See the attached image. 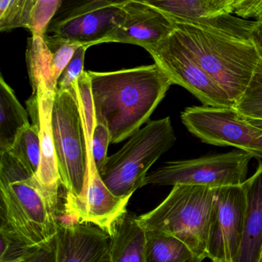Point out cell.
Instances as JSON below:
<instances>
[{
    "label": "cell",
    "mask_w": 262,
    "mask_h": 262,
    "mask_svg": "<svg viewBox=\"0 0 262 262\" xmlns=\"http://www.w3.org/2000/svg\"><path fill=\"white\" fill-rule=\"evenodd\" d=\"M255 23V19L229 13L174 23L172 34L235 107L247 92L262 60L254 38Z\"/></svg>",
    "instance_id": "6da1fadb"
},
{
    "label": "cell",
    "mask_w": 262,
    "mask_h": 262,
    "mask_svg": "<svg viewBox=\"0 0 262 262\" xmlns=\"http://www.w3.org/2000/svg\"><path fill=\"white\" fill-rule=\"evenodd\" d=\"M95 119L109 128L111 143L130 137L149 121L172 80L156 63L115 72H88Z\"/></svg>",
    "instance_id": "7a4b0ae2"
},
{
    "label": "cell",
    "mask_w": 262,
    "mask_h": 262,
    "mask_svg": "<svg viewBox=\"0 0 262 262\" xmlns=\"http://www.w3.org/2000/svg\"><path fill=\"white\" fill-rule=\"evenodd\" d=\"M0 157L1 223L29 249L49 246L59 225L58 193L44 187L9 152Z\"/></svg>",
    "instance_id": "3957f363"
},
{
    "label": "cell",
    "mask_w": 262,
    "mask_h": 262,
    "mask_svg": "<svg viewBox=\"0 0 262 262\" xmlns=\"http://www.w3.org/2000/svg\"><path fill=\"white\" fill-rule=\"evenodd\" d=\"M215 191V188L208 186L175 185L156 208L137 216V222L145 231H158L176 237L195 256L206 258Z\"/></svg>",
    "instance_id": "277c9868"
},
{
    "label": "cell",
    "mask_w": 262,
    "mask_h": 262,
    "mask_svg": "<svg viewBox=\"0 0 262 262\" xmlns=\"http://www.w3.org/2000/svg\"><path fill=\"white\" fill-rule=\"evenodd\" d=\"M176 141L170 118L149 121L132 134L118 152L108 157L100 171L102 180L118 197H131L144 186L151 166Z\"/></svg>",
    "instance_id": "5b68a950"
},
{
    "label": "cell",
    "mask_w": 262,
    "mask_h": 262,
    "mask_svg": "<svg viewBox=\"0 0 262 262\" xmlns=\"http://www.w3.org/2000/svg\"><path fill=\"white\" fill-rule=\"evenodd\" d=\"M52 126L60 182L66 191L65 199L79 198L87 176V152L75 84L70 91L57 90Z\"/></svg>",
    "instance_id": "8992f818"
},
{
    "label": "cell",
    "mask_w": 262,
    "mask_h": 262,
    "mask_svg": "<svg viewBox=\"0 0 262 262\" xmlns=\"http://www.w3.org/2000/svg\"><path fill=\"white\" fill-rule=\"evenodd\" d=\"M181 119L187 130L203 143L233 146L262 159V120L240 113L235 107H186Z\"/></svg>",
    "instance_id": "52a82bcc"
},
{
    "label": "cell",
    "mask_w": 262,
    "mask_h": 262,
    "mask_svg": "<svg viewBox=\"0 0 262 262\" xmlns=\"http://www.w3.org/2000/svg\"><path fill=\"white\" fill-rule=\"evenodd\" d=\"M252 158L249 152L235 149L226 154L169 162L147 175L144 186L197 185L215 189L238 186L247 180Z\"/></svg>",
    "instance_id": "ba28073f"
},
{
    "label": "cell",
    "mask_w": 262,
    "mask_h": 262,
    "mask_svg": "<svg viewBox=\"0 0 262 262\" xmlns=\"http://www.w3.org/2000/svg\"><path fill=\"white\" fill-rule=\"evenodd\" d=\"M155 63L172 80L196 97L204 106L235 107L226 92L212 80L192 54L172 33L148 49Z\"/></svg>",
    "instance_id": "9c48e42d"
},
{
    "label": "cell",
    "mask_w": 262,
    "mask_h": 262,
    "mask_svg": "<svg viewBox=\"0 0 262 262\" xmlns=\"http://www.w3.org/2000/svg\"><path fill=\"white\" fill-rule=\"evenodd\" d=\"M246 209L243 184L215 189L206 249L209 259L236 261L243 242Z\"/></svg>",
    "instance_id": "30bf717a"
},
{
    "label": "cell",
    "mask_w": 262,
    "mask_h": 262,
    "mask_svg": "<svg viewBox=\"0 0 262 262\" xmlns=\"http://www.w3.org/2000/svg\"><path fill=\"white\" fill-rule=\"evenodd\" d=\"M130 198L116 196L109 190L92 159L88 162L83 195L79 198L65 199L64 212L75 223L93 225L111 236L117 220L127 212Z\"/></svg>",
    "instance_id": "8fae6325"
},
{
    "label": "cell",
    "mask_w": 262,
    "mask_h": 262,
    "mask_svg": "<svg viewBox=\"0 0 262 262\" xmlns=\"http://www.w3.org/2000/svg\"><path fill=\"white\" fill-rule=\"evenodd\" d=\"M55 262H110V235L92 224L59 223Z\"/></svg>",
    "instance_id": "7c38bea8"
},
{
    "label": "cell",
    "mask_w": 262,
    "mask_h": 262,
    "mask_svg": "<svg viewBox=\"0 0 262 262\" xmlns=\"http://www.w3.org/2000/svg\"><path fill=\"white\" fill-rule=\"evenodd\" d=\"M123 7V20L104 43L135 45L147 51L173 31L174 23L151 6L133 0Z\"/></svg>",
    "instance_id": "4fadbf2b"
},
{
    "label": "cell",
    "mask_w": 262,
    "mask_h": 262,
    "mask_svg": "<svg viewBox=\"0 0 262 262\" xmlns=\"http://www.w3.org/2000/svg\"><path fill=\"white\" fill-rule=\"evenodd\" d=\"M124 14L123 6L102 8L59 23H49L45 36L89 49L104 43L121 23Z\"/></svg>",
    "instance_id": "5bb4252c"
},
{
    "label": "cell",
    "mask_w": 262,
    "mask_h": 262,
    "mask_svg": "<svg viewBox=\"0 0 262 262\" xmlns=\"http://www.w3.org/2000/svg\"><path fill=\"white\" fill-rule=\"evenodd\" d=\"M79 45L48 37L28 38L26 60L32 89L38 84L57 92V82Z\"/></svg>",
    "instance_id": "9a60e30c"
},
{
    "label": "cell",
    "mask_w": 262,
    "mask_h": 262,
    "mask_svg": "<svg viewBox=\"0 0 262 262\" xmlns=\"http://www.w3.org/2000/svg\"><path fill=\"white\" fill-rule=\"evenodd\" d=\"M56 92L43 84L33 89V95L27 102L33 124L39 133L41 144V163L35 177L44 187L58 193L61 185L52 126V112Z\"/></svg>",
    "instance_id": "2e32d148"
},
{
    "label": "cell",
    "mask_w": 262,
    "mask_h": 262,
    "mask_svg": "<svg viewBox=\"0 0 262 262\" xmlns=\"http://www.w3.org/2000/svg\"><path fill=\"white\" fill-rule=\"evenodd\" d=\"M246 209L241 248L235 262H260L262 252V162L243 183Z\"/></svg>",
    "instance_id": "e0dca14e"
},
{
    "label": "cell",
    "mask_w": 262,
    "mask_h": 262,
    "mask_svg": "<svg viewBox=\"0 0 262 262\" xmlns=\"http://www.w3.org/2000/svg\"><path fill=\"white\" fill-rule=\"evenodd\" d=\"M63 0H15L7 15L0 18V30L29 29L32 35L45 37L48 26Z\"/></svg>",
    "instance_id": "ac0fdd59"
},
{
    "label": "cell",
    "mask_w": 262,
    "mask_h": 262,
    "mask_svg": "<svg viewBox=\"0 0 262 262\" xmlns=\"http://www.w3.org/2000/svg\"><path fill=\"white\" fill-rule=\"evenodd\" d=\"M146 231L136 217L125 213L114 225L110 236V262H146Z\"/></svg>",
    "instance_id": "d6986e66"
},
{
    "label": "cell",
    "mask_w": 262,
    "mask_h": 262,
    "mask_svg": "<svg viewBox=\"0 0 262 262\" xmlns=\"http://www.w3.org/2000/svg\"><path fill=\"white\" fill-rule=\"evenodd\" d=\"M30 124L24 107L10 86L0 77V154L8 152L18 134Z\"/></svg>",
    "instance_id": "ffe728a7"
},
{
    "label": "cell",
    "mask_w": 262,
    "mask_h": 262,
    "mask_svg": "<svg viewBox=\"0 0 262 262\" xmlns=\"http://www.w3.org/2000/svg\"><path fill=\"white\" fill-rule=\"evenodd\" d=\"M195 256L176 237L158 231H146V262H186Z\"/></svg>",
    "instance_id": "44dd1931"
},
{
    "label": "cell",
    "mask_w": 262,
    "mask_h": 262,
    "mask_svg": "<svg viewBox=\"0 0 262 262\" xmlns=\"http://www.w3.org/2000/svg\"><path fill=\"white\" fill-rule=\"evenodd\" d=\"M162 12L172 23L213 17L204 0H135Z\"/></svg>",
    "instance_id": "7402d4cb"
},
{
    "label": "cell",
    "mask_w": 262,
    "mask_h": 262,
    "mask_svg": "<svg viewBox=\"0 0 262 262\" xmlns=\"http://www.w3.org/2000/svg\"><path fill=\"white\" fill-rule=\"evenodd\" d=\"M8 152L29 172L36 175L41 163V144L36 124H29L22 130Z\"/></svg>",
    "instance_id": "603a6c76"
},
{
    "label": "cell",
    "mask_w": 262,
    "mask_h": 262,
    "mask_svg": "<svg viewBox=\"0 0 262 262\" xmlns=\"http://www.w3.org/2000/svg\"><path fill=\"white\" fill-rule=\"evenodd\" d=\"M133 0H63L51 23H59L107 6H123Z\"/></svg>",
    "instance_id": "cb8c5ba5"
},
{
    "label": "cell",
    "mask_w": 262,
    "mask_h": 262,
    "mask_svg": "<svg viewBox=\"0 0 262 262\" xmlns=\"http://www.w3.org/2000/svg\"><path fill=\"white\" fill-rule=\"evenodd\" d=\"M235 108L246 116L262 120V60L247 92Z\"/></svg>",
    "instance_id": "d4e9b609"
},
{
    "label": "cell",
    "mask_w": 262,
    "mask_h": 262,
    "mask_svg": "<svg viewBox=\"0 0 262 262\" xmlns=\"http://www.w3.org/2000/svg\"><path fill=\"white\" fill-rule=\"evenodd\" d=\"M34 249L25 246L4 223L0 225V262H10L30 254Z\"/></svg>",
    "instance_id": "484cf974"
},
{
    "label": "cell",
    "mask_w": 262,
    "mask_h": 262,
    "mask_svg": "<svg viewBox=\"0 0 262 262\" xmlns=\"http://www.w3.org/2000/svg\"><path fill=\"white\" fill-rule=\"evenodd\" d=\"M111 143V136L106 124L95 121L92 131V140L89 145L92 150V157L98 172L103 169L108 159L107 152Z\"/></svg>",
    "instance_id": "4316f807"
},
{
    "label": "cell",
    "mask_w": 262,
    "mask_h": 262,
    "mask_svg": "<svg viewBox=\"0 0 262 262\" xmlns=\"http://www.w3.org/2000/svg\"><path fill=\"white\" fill-rule=\"evenodd\" d=\"M87 49L88 48L86 46H82L75 51L72 59L65 68L58 78L57 82V90L70 91L73 89L77 80L84 72L83 68H84L85 55Z\"/></svg>",
    "instance_id": "83f0119b"
},
{
    "label": "cell",
    "mask_w": 262,
    "mask_h": 262,
    "mask_svg": "<svg viewBox=\"0 0 262 262\" xmlns=\"http://www.w3.org/2000/svg\"><path fill=\"white\" fill-rule=\"evenodd\" d=\"M228 13L247 19L262 16V0H232Z\"/></svg>",
    "instance_id": "f1b7e54d"
},
{
    "label": "cell",
    "mask_w": 262,
    "mask_h": 262,
    "mask_svg": "<svg viewBox=\"0 0 262 262\" xmlns=\"http://www.w3.org/2000/svg\"><path fill=\"white\" fill-rule=\"evenodd\" d=\"M31 262H55L53 242L46 247L35 249Z\"/></svg>",
    "instance_id": "f546056e"
},
{
    "label": "cell",
    "mask_w": 262,
    "mask_h": 262,
    "mask_svg": "<svg viewBox=\"0 0 262 262\" xmlns=\"http://www.w3.org/2000/svg\"><path fill=\"white\" fill-rule=\"evenodd\" d=\"M206 6L212 13V16L228 13L229 6L232 0H204Z\"/></svg>",
    "instance_id": "4dcf8cb0"
},
{
    "label": "cell",
    "mask_w": 262,
    "mask_h": 262,
    "mask_svg": "<svg viewBox=\"0 0 262 262\" xmlns=\"http://www.w3.org/2000/svg\"><path fill=\"white\" fill-rule=\"evenodd\" d=\"M254 38L256 41L257 46L259 49L262 57V21L255 19V26L253 29Z\"/></svg>",
    "instance_id": "1f68e13d"
},
{
    "label": "cell",
    "mask_w": 262,
    "mask_h": 262,
    "mask_svg": "<svg viewBox=\"0 0 262 262\" xmlns=\"http://www.w3.org/2000/svg\"><path fill=\"white\" fill-rule=\"evenodd\" d=\"M35 250V249H34ZM34 250L31 252L29 255H26V256L23 257V258H18V259L15 260V261H12L10 262H31V260H32V253H33Z\"/></svg>",
    "instance_id": "d6a6232c"
},
{
    "label": "cell",
    "mask_w": 262,
    "mask_h": 262,
    "mask_svg": "<svg viewBox=\"0 0 262 262\" xmlns=\"http://www.w3.org/2000/svg\"><path fill=\"white\" fill-rule=\"evenodd\" d=\"M205 258H204V257L194 256L186 262H203Z\"/></svg>",
    "instance_id": "836d02e7"
},
{
    "label": "cell",
    "mask_w": 262,
    "mask_h": 262,
    "mask_svg": "<svg viewBox=\"0 0 262 262\" xmlns=\"http://www.w3.org/2000/svg\"><path fill=\"white\" fill-rule=\"evenodd\" d=\"M212 262H229L224 259H218V258H215V259L211 260Z\"/></svg>",
    "instance_id": "e575fe53"
},
{
    "label": "cell",
    "mask_w": 262,
    "mask_h": 262,
    "mask_svg": "<svg viewBox=\"0 0 262 262\" xmlns=\"http://www.w3.org/2000/svg\"><path fill=\"white\" fill-rule=\"evenodd\" d=\"M257 20H261V21H262V16L261 17V18H259V19H257Z\"/></svg>",
    "instance_id": "d590c367"
},
{
    "label": "cell",
    "mask_w": 262,
    "mask_h": 262,
    "mask_svg": "<svg viewBox=\"0 0 262 262\" xmlns=\"http://www.w3.org/2000/svg\"><path fill=\"white\" fill-rule=\"evenodd\" d=\"M261 260H262V252H261Z\"/></svg>",
    "instance_id": "8d00e7d4"
},
{
    "label": "cell",
    "mask_w": 262,
    "mask_h": 262,
    "mask_svg": "<svg viewBox=\"0 0 262 262\" xmlns=\"http://www.w3.org/2000/svg\"><path fill=\"white\" fill-rule=\"evenodd\" d=\"M260 262H262V260H261V261H260Z\"/></svg>",
    "instance_id": "74e56055"
}]
</instances>
